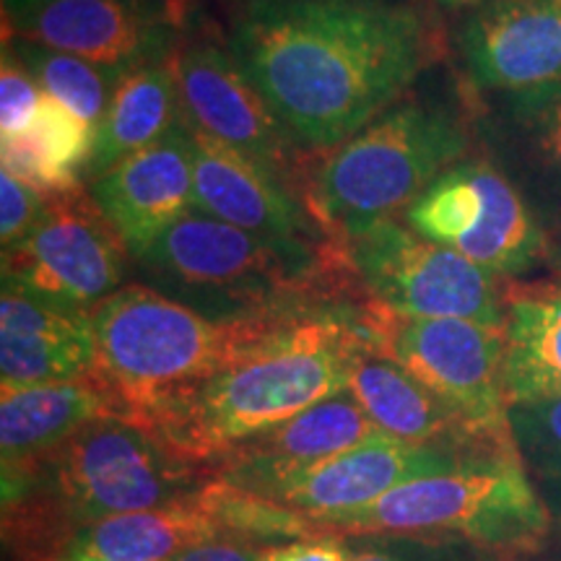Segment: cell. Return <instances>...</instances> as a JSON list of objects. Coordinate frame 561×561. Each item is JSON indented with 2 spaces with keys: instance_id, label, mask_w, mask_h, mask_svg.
<instances>
[{
  "instance_id": "cell-31",
  "label": "cell",
  "mask_w": 561,
  "mask_h": 561,
  "mask_svg": "<svg viewBox=\"0 0 561 561\" xmlns=\"http://www.w3.org/2000/svg\"><path fill=\"white\" fill-rule=\"evenodd\" d=\"M371 541L351 551V561H455V543L413 541V538L369 536Z\"/></svg>"
},
{
  "instance_id": "cell-35",
  "label": "cell",
  "mask_w": 561,
  "mask_h": 561,
  "mask_svg": "<svg viewBox=\"0 0 561 561\" xmlns=\"http://www.w3.org/2000/svg\"><path fill=\"white\" fill-rule=\"evenodd\" d=\"M39 3H45V0H3V11H5V16H16V13L34 9V5H39Z\"/></svg>"
},
{
  "instance_id": "cell-17",
  "label": "cell",
  "mask_w": 561,
  "mask_h": 561,
  "mask_svg": "<svg viewBox=\"0 0 561 561\" xmlns=\"http://www.w3.org/2000/svg\"><path fill=\"white\" fill-rule=\"evenodd\" d=\"M377 426L348 390L335 392L312 409L237 447L216 462V479L244 494L268 496L320 462L375 437Z\"/></svg>"
},
{
  "instance_id": "cell-23",
  "label": "cell",
  "mask_w": 561,
  "mask_h": 561,
  "mask_svg": "<svg viewBox=\"0 0 561 561\" xmlns=\"http://www.w3.org/2000/svg\"><path fill=\"white\" fill-rule=\"evenodd\" d=\"M185 123V107L170 60L130 70L117 83L110 107L96 125L87 180H96L117 161L149 149Z\"/></svg>"
},
{
  "instance_id": "cell-3",
  "label": "cell",
  "mask_w": 561,
  "mask_h": 561,
  "mask_svg": "<svg viewBox=\"0 0 561 561\" xmlns=\"http://www.w3.org/2000/svg\"><path fill=\"white\" fill-rule=\"evenodd\" d=\"M214 479L216 468L149 426L102 416L42 460L3 473V530L26 561H42L83 525L195 500Z\"/></svg>"
},
{
  "instance_id": "cell-19",
  "label": "cell",
  "mask_w": 561,
  "mask_h": 561,
  "mask_svg": "<svg viewBox=\"0 0 561 561\" xmlns=\"http://www.w3.org/2000/svg\"><path fill=\"white\" fill-rule=\"evenodd\" d=\"M91 314L50 305L3 284L0 294V385L3 390L91 380Z\"/></svg>"
},
{
  "instance_id": "cell-22",
  "label": "cell",
  "mask_w": 561,
  "mask_h": 561,
  "mask_svg": "<svg viewBox=\"0 0 561 561\" xmlns=\"http://www.w3.org/2000/svg\"><path fill=\"white\" fill-rule=\"evenodd\" d=\"M102 416H121V413L94 380L3 390L0 396L3 473L42 460Z\"/></svg>"
},
{
  "instance_id": "cell-33",
  "label": "cell",
  "mask_w": 561,
  "mask_h": 561,
  "mask_svg": "<svg viewBox=\"0 0 561 561\" xmlns=\"http://www.w3.org/2000/svg\"><path fill=\"white\" fill-rule=\"evenodd\" d=\"M255 543L221 533V536L185 549L174 561H255Z\"/></svg>"
},
{
  "instance_id": "cell-32",
  "label": "cell",
  "mask_w": 561,
  "mask_h": 561,
  "mask_svg": "<svg viewBox=\"0 0 561 561\" xmlns=\"http://www.w3.org/2000/svg\"><path fill=\"white\" fill-rule=\"evenodd\" d=\"M255 561H351V549L341 536L301 538V541L261 546Z\"/></svg>"
},
{
  "instance_id": "cell-24",
  "label": "cell",
  "mask_w": 561,
  "mask_h": 561,
  "mask_svg": "<svg viewBox=\"0 0 561 561\" xmlns=\"http://www.w3.org/2000/svg\"><path fill=\"white\" fill-rule=\"evenodd\" d=\"M94 125L45 94L30 130L0 140L3 172L37 187L47 198L70 193L81 187V178L94 153Z\"/></svg>"
},
{
  "instance_id": "cell-15",
  "label": "cell",
  "mask_w": 561,
  "mask_h": 561,
  "mask_svg": "<svg viewBox=\"0 0 561 561\" xmlns=\"http://www.w3.org/2000/svg\"><path fill=\"white\" fill-rule=\"evenodd\" d=\"M479 455L504 453H466L455 447L411 445L388 434H375L362 445L278 486L268 502L301 512L312 520H328L343 512L369 507L403 483L455 471Z\"/></svg>"
},
{
  "instance_id": "cell-27",
  "label": "cell",
  "mask_w": 561,
  "mask_h": 561,
  "mask_svg": "<svg viewBox=\"0 0 561 561\" xmlns=\"http://www.w3.org/2000/svg\"><path fill=\"white\" fill-rule=\"evenodd\" d=\"M507 140L533 170L561 191V83L504 94Z\"/></svg>"
},
{
  "instance_id": "cell-28",
  "label": "cell",
  "mask_w": 561,
  "mask_h": 561,
  "mask_svg": "<svg viewBox=\"0 0 561 561\" xmlns=\"http://www.w3.org/2000/svg\"><path fill=\"white\" fill-rule=\"evenodd\" d=\"M510 424L525 471L561 500V396L512 403Z\"/></svg>"
},
{
  "instance_id": "cell-14",
  "label": "cell",
  "mask_w": 561,
  "mask_h": 561,
  "mask_svg": "<svg viewBox=\"0 0 561 561\" xmlns=\"http://www.w3.org/2000/svg\"><path fill=\"white\" fill-rule=\"evenodd\" d=\"M5 21L16 39L123 76L178 50V0H45Z\"/></svg>"
},
{
  "instance_id": "cell-5",
  "label": "cell",
  "mask_w": 561,
  "mask_h": 561,
  "mask_svg": "<svg viewBox=\"0 0 561 561\" xmlns=\"http://www.w3.org/2000/svg\"><path fill=\"white\" fill-rule=\"evenodd\" d=\"M458 117L401 100L328 151L305 182V206L339 244L396 219L466 153Z\"/></svg>"
},
{
  "instance_id": "cell-6",
  "label": "cell",
  "mask_w": 561,
  "mask_h": 561,
  "mask_svg": "<svg viewBox=\"0 0 561 561\" xmlns=\"http://www.w3.org/2000/svg\"><path fill=\"white\" fill-rule=\"evenodd\" d=\"M140 278L210 320H280L331 305L335 276L301 271L261 237L191 210L133 257Z\"/></svg>"
},
{
  "instance_id": "cell-30",
  "label": "cell",
  "mask_w": 561,
  "mask_h": 561,
  "mask_svg": "<svg viewBox=\"0 0 561 561\" xmlns=\"http://www.w3.org/2000/svg\"><path fill=\"white\" fill-rule=\"evenodd\" d=\"M47 208V195L11 172H0V242L3 252L16 250L37 227Z\"/></svg>"
},
{
  "instance_id": "cell-8",
  "label": "cell",
  "mask_w": 561,
  "mask_h": 561,
  "mask_svg": "<svg viewBox=\"0 0 561 561\" xmlns=\"http://www.w3.org/2000/svg\"><path fill=\"white\" fill-rule=\"evenodd\" d=\"M380 354L434 392L481 445L517 455L504 362L507 331L473 320H411L369 305Z\"/></svg>"
},
{
  "instance_id": "cell-10",
  "label": "cell",
  "mask_w": 561,
  "mask_h": 561,
  "mask_svg": "<svg viewBox=\"0 0 561 561\" xmlns=\"http://www.w3.org/2000/svg\"><path fill=\"white\" fill-rule=\"evenodd\" d=\"M403 221L494 276H520L546 237L520 187L489 159H460L403 210Z\"/></svg>"
},
{
  "instance_id": "cell-25",
  "label": "cell",
  "mask_w": 561,
  "mask_h": 561,
  "mask_svg": "<svg viewBox=\"0 0 561 561\" xmlns=\"http://www.w3.org/2000/svg\"><path fill=\"white\" fill-rule=\"evenodd\" d=\"M504 331L510 405L561 396V286L510 294Z\"/></svg>"
},
{
  "instance_id": "cell-26",
  "label": "cell",
  "mask_w": 561,
  "mask_h": 561,
  "mask_svg": "<svg viewBox=\"0 0 561 561\" xmlns=\"http://www.w3.org/2000/svg\"><path fill=\"white\" fill-rule=\"evenodd\" d=\"M9 47L19 55V60L24 62L32 79L39 83V89L47 96L66 104L68 110H73L81 121L94 125V128L102 123L123 73L83 60L79 55L58 53L16 37L11 39Z\"/></svg>"
},
{
  "instance_id": "cell-2",
  "label": "cell",
  "mask_w": 561,
  "mask_h": 561,
  "mask_svg": "<svg viewBox=\"0 0 561 561\" xmlns=\"http://www.w3.org/2000/svg\"><path fill=\"white\" fill-rule=\"evenodd\" d=\"M377 351L369 310L322 305L284 320L255 346L216 371L170 409L151 432L174 450L216 462L314 403L348 388L362 356Z\"/></svg>"
},
{
  "instance_id": "cell-18",
  "label": "cell",
  "mask_w": 561,
  "mask_h": 561,
  "mask_svg": "<svg viewBox=\"0 0 561 561\" xmlns=\"http://www.w3.org/2000/svg\"><path fill=\"white\" fill-rule=\"evenodd\" d=\"M91 198L128 244L133 257L140 255L167 229L195 210L187 123L91 180Z\"/></svg>"
},
{
  "instance_id": "cell-1",
  "label": "cell",
  "mask_w": 561,
  "mask_h": 561,
  "mask_svg": "<svg viewBox=\"0 0 561 561\" xmlns=\"http://www.w3.org/2000/svg\"><path fill=\"white\" fill-rule=\"evenodd\" d=\"M229 47L299 149L333 151L401 102L434 47L388 0H244Z\"/></svg>"
},
{
  "instance_id": "cell-9",
  "label": "cell",
  "mask_w": 561,
  "mask_h": 561,
  "mask_svg": "<svg viewBox=\"0 0 561 561\" xmlns=\"http://www.w3.org/2000/svg\"><path fill=\"white\" fill-rule=\"evenodd\" d=\"M343 248L371 305L396 318L507 325V301L494 273L424 240L405 221H382Z\"/></svg>"
},
{
  "instance_id": "cell-12",
  "label": "cell",
  "mask_w": 561,
  "mask_h": 561,
  "mask_svg": "<svg viewBox=\"0 0 561 561\" xmlns=\"http://www.w3.org/2000/svg\"><path fill=\"white\" fill-rule=\"evenodd\" d=\"M187 136L193 149L195 208L261 237L301 271L331 276V265L341 255L328 248L339 242L312 219L305 203L291 193V185L191 123Z\"/></svg>"
},
{
  "instance_id": "cell-13",
  "label": "cell",
  "mask_w": 561,
  "mask_h": 561,
  "mask_svg": "<svg viewBox=\"0 0 561 561\" xmlns=\"http://www.w3.org/2000/svg\"><path fill=\"white\" fill-rule=\"evenodd\" d=\"M185 121L271 170L289 185L299 146L265 102L229 45L187 39L172 53Z\"/></svg>"
},
{
  "instance_id": "cell-20",
  "label": "cell",
  "mask_w": 561,
  "mask_h": 561,
  "mask_svg": "<svg viewBox=\"0 0 561 561\" xmlns=\"http://www.w3.org/2000/svg\"><path fill=\"white\" fill-rule=\"evenodd\" d=\"M377 432L411 445L455 447L466 453H496L481 445L468 426L434 392L380 351L362 356L346 388ZM510 455V453H504Z\"/></svg>"
},
{
  "instance_id": "cell-11",
  "label": "cell",
  "mask_w": 561,
  "mask_h": 561,
  "mask_svg": "<svg viewBox=\"0 0 561 561\" xmlns=\"http://www.w3.org/2000/svg\"><path fill=\"white\" fill-rule=\"evenodd\" d=\"M130 261V248L81 185L50 195L32 234L3 252V284L50 305L91 312L123 289Z\"/></svg>"
},
{
  "instance_id": "cell-21",
  "label": "cell",
  "mask_w": 561,
  "mask_h": 561,
  "mask_svg": "<svg viewBox=\"0 0 561 561\" xmlns=\"http://www.w3.org/2000/svg\"><path fill=\"white\" fill-rule=\"evenodd\" d=\"M227 533L201 494L172 507L104 517L68 533L42 561H174L182 551Z\"/></svg>"
},
{
  "instance_id": "cell-16",
  "label": "cell",
  "mask_w": 561,
  "mask_h": 561,
  "mask_svg": "<svg viewBox=\"0 0 561 561\" xmlns=\"http://www.w3.org/2000/svg\"><path fill=\"white\" fill-rule=\"evenodd\" d=\"M455 42L483 91L517 94L561 83V0H494L462 16Z\"/></svg>"
},
{
  "instance_id": "cell-29",
  "label": "cell",
  "mask_w": 561,
  "mask_h": 561,
  "mask_svg": "<svg viewBox=\"0 0 561 561\" xmlns=\"http://www.w3.org/2000/svg\"><path fill=\"white\" fill-rule=\"evenodd\" d=\"M42 100H45V91L32 79L19 55L5 45L3 66H0V130H3V138L30 130Z\"/></svg>"
},
{
  "instance_id": "cell-34",
  "label": "cell",
  "mask_w": 561,
  "mask_h": 561,
  "mask_svg": "<svg viewBox=\"0 0 561 561\" xmlns=\"http://www.w3.org/2000/svg\"><path fill=\"white\" fill-rule=\"evenodd\" d=\"M434 3L442 5V9H453V11H476L481 5L494 3V0H434Z\"/></svg>"
},
{
  "instance_id": "cell-7",
  "label": "cell",
  "mask_w": 561,
  "mask_h": 561,
  "mask_svg": "<svg viewBox=\"0 0 561 561\" xmlns=\"http://www.w3.org/2000/svg\"><path fill=\"white\" fill-rule=\"evenodd\" d=\"M549 517L520 455H479L455 471L403 483L369 507L314 523L322 536L528 549L546 536Z\"/></svg>"
},
{
  "instance_id": "cell-4",
  "label": "cell",
  "mask_w": 561,
  "mask_h": 561,
  "mask_svg": "<svg viewBox=\"0 0 561 561\" xmlns=\"http://www.w3.org/2000/svg\"><path fill=\"white\" fill-rule=\"evenodd\" d=\"M89 314L91 380L107 392L123 419L144 426L289 320H210L146 284H125Z\"/></svg>"
}]
</instances>
